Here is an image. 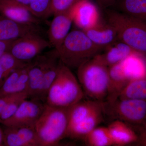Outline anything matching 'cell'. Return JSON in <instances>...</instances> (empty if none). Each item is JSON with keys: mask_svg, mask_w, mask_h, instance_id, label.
Wrapping results in <instances>:
<instances>
[{"mask_svg": "<svg viewBox=\"0 0 146 146\" xmlns=\"http://www.w3.org/2000/svg\"><path fill=\"white\" fill-rule=\"evenodd\" d=\"M84 96L78 79L70 68L60 61L56 77L50 87L45 103L55 107L70 108Z\"/></svg>", "mask_w": 146, "mask_h": 146, "instance_id": "cell-1", "label": "cell"}, {"mask_svg": "<svg viewBox=\"0 0 146 146\" xmlns=\"http://www.w3.org/2000/svg\"><path fill=\"white\" fill-rule=\"evenodd\" d=\"M56 50L60 61L71 69H78L103 49L94 44L83 30L76 29L70 32Z\"/></svg>", "mask_w": 146, "mask_h": 146, "instance_id": "cell-2", "label": "cell"}, {"mask_svg": "<svg viewBox=\"0 0 146 146\" xmlns=\"http://www.w3.org/2000/svg\"><path fill=\"white\" fill-rule=\"evenodd\" d=\"M69 108L45 104L43 112L35 127L42 146L56 145L66 138Z\"/></svg>", "mask_w": 146, "mask_h": 146, "instance_id": "cell-3", "label": "cell"}, {"mask_svg": "<svg viewBox=\"0 0 146 146\" xmlns=\"http://www.w3.org/2000/svg\"><path fill=\"white\" fill-rule=\"evenodd\" d=\"M107 11L106 20L115 29L118 39L146 55V22L117 10Z\"/></svg>", "mask_w": 146, "mask_h": 146, "instance_id": "cell-4", "label": "cell"}, {"mask_svg": "<svg viewBox=\"0 0 146 146\" xmlns=\"http://www.w3.org/2000/svg\"><path fill=\"white\" fill-rule=\"evenodd\" d=\"M77 70L78 79L84 95L91 100L106 101L109 81L108 67L93 58Z\"/></svg>", "mask_w": 146, "mask_h": 146, "instance_id": "cell-5", "label": "cell"}, {"mask_svg": "<svg viewBox=\"0 0 146 146\" xmlns=\"http://www.w3.org/2000/svg\"><path fill=\"white\" fill-rule=\"evenodd\" d=\"M104 115L119 120L136 128L146 126V101L121 99L112 103L104 102Z\"/></svg>", "mask_w": 146, "mask_h": 146, "instance_id": "cell-6", "label": "cell"}, {"mask_svg": "<svg viewBox=\"0 0 146 146\" xmlns=\"http://www.w3.org/2000/svg\"><path fill=\"white\" fill-rule=\"evenodd\" d=\"M50 46L49 41L39 33H31L14 40L8 52L18 60L29 62Z\"/></svg>", "mask_w": 146, "mask_h": 146, "instance_id": "cell-7", "label": "cell"}, {"mask_svg": "<svg viewBox=\"0 0 146 146\" xmlns=\"http://www.w3.org/2000/svg\"><path fill=\"white\" fill-rule=\"evenodd\" d=\"M28 99L24 100L13 116L1 124L9 127L35 128L45 103L36 100Z\"/></svg>", "mask_w": 146, "mask_h": 146, "instance_id": "cell-8", "label": "cell"}, {"mask_svg": "<svg viewBox=\"0 0 146 146\" xmlns=\"http://www.w3.org/2000/svg\"><path fill=\"white\" fill-rule=\"evenodd\" d=\"M73 23L80 29L85 30L101 21L99 10L91 0H81L70 10Z\"/></svg>", "mask_w": 146, "mask_h": 146, "instance_id": "cell-9", "label": "cell"}, {"mask_svg": "<svg viewBox=\"0 0 146 146\" xmlns=\"http://www.w3.org/2000/svg\"><path fill=\"white\" fill-rule=\"evenodd\" d=\"M73 23L70 10L54 16L48 31V41L51 46L55 49L60 46L70 32Z\"/></svg>", "mask_w": 146, "mask_h": 146, "instance_id": "cell-10", "label": "cell"}, {"mask_svg": "<svg viewBox=\"0 0 146 146\" xmlns=\"http://www.w3.org/2000/svg\"><path fill=\"white\" fill-rule=\"evenodd\" d=\"M0 13L20 23L39 25L40 18L34 16L29 7L8 0H0Z\"/></svg>", "mask_w": 146, "mask_h": 146, "instance_id": "cell-11", "label": "cell"}, {"mask_svg": "<svg viewBox=\"0 0 146 146\" xmlns=\"http://www.w3.org/2000/svg\"><path fill=\"white\" fill-rule=\"evenodd\" d=\"M135 52L128 45L118 39L106 47L93 59L108 68L122 62Z\"/></svg>", "mask_w": 146, "mask_h": 146, "instance_id": "cell-12", "label": "cell"}, {"mask_svg": "<svg viewBox=\"0 0 146 146\" xmlns=\"http://www.w3.org/2000/svg\"><path fill=\"white\" fill-rule=\"evenodd\" d=\"M104 102L100 107L81 121L68 128L66 137L83 139L87 134L103 121L104 116Z\"/></svg>", "mask_w": 146, "mask_h": 146, "instance_id": "cell-13", "label": "cell"}, {"mask_svg": "<svg viewBox=\"0 0 146 146\" xmlns=\"http://www.w3.org/2000/svg\"><path fill=\"white\" fill-rule=\"evenodd\" d=\"M37 25L17 23L0 13V39L14 40L31 33H39Z\"/></svg>", "mask_w": 146, "mask_h": 146, "instance_id": "cell-14", "label": "cell"}, {"mask_svg": "<svg viewBox=\"0 0 146 146\" xmlns=\"http://www.w3.org/2000/svg\"><path fill=\"white\" fill-rule=\"evenodd\" d=\"M83 31L94 44L103 50L118 39L115 29L107 21L101 20L94 27Z\"/></svg>", "mask_w": 146, "mask_h": 146, "instance_id": "cell-15", "label": "cell"}, {"mask_svg": "<svg viewBox=\"0 0 146 146\" xmlns=\"http://www.w3.org/2000/svg\"><path fill=\"white\" fill-rule=\"evenodd\" d=\"M60 62L56 49L47 53L46 64L36 100L46 103L47 94L57 75Z\"/></svg>", "mask_w": 146, "mask_h": 146, "instance_id": "cell-16", "label": "cell"}, {"mask_svg": "<svg viewBox=\"0 0 146 146\" xmlns=\"http://www.w3.org/2000/svg\"><path fill=\"white\" fill-rule=\"evenodd\" d=\"M113 145L125 146L135 144L138 135L135 129L127 123L119 120H114L108 126Z\"/></svg>", "mask_w": 146, "mask_h": 146, "instance_id": "cell-17", "label": "cell"}, {"mask_svg": "<svg viewBox=\"0 0 146 146\" xmlns=\"http://www.w3.org/2000/svg\"><path fill=\"white\" fill-rule=\"evenodd\" d=\"M47 54L36 56L30 62L29 70V99L36 100L46 64Z\"/></svg>", "mask_w": 146, "mask_h": 146, "instance_id": "cell-18", "label": "cell"}, {"mask_svg": "<svg viewBox=\"0 0 146 146\" xmlns=\"http://www.w3.org/2000/svg\"><path fill=\"white\" fill-rule=\"evenodd\" d=\"M121 62L108 67L109 81L105 101L107 102H113L117 100L129 82L124 72Z\"/></svg>", "mask_w": 146, "mask_h": 146, "instance_id": "cell-19", "label": "cell"}, {"mask_svg": "<svg viewBox=\"0 0 146 146\" xmlns=\"http://www.w3.org/2000/svg\"><path fill=\"white\" fill-rule=\"evenodd\" d=\"M124 72L129 81L146 78V55L135 52L121 62Z\"/></svg>", "mask_w": 146, "mask_h": 146, "instance_id": "cell-20", "label": "cell"}, {"mask_svg": "<svg viewBox=\"0 0 146 146\" xmlns=\"http://www.w3.org/2000/svg\"><path fill=\"white\" fill-rule=\"evenodd\" d=\"M103 103V102L91 99L87 100H82L70 107L68 128L87 117L100 107Z\"/></svg>", "mask_w": 146, "mask_h": 146, "instance_id": "cell-21", "label": "cell"}, {"mask_svg": "<svg viewBox=\"0 0 146 146\" xmlns=\"http://www.w3.org/2000/svg\"><path fill=\"white\" fill-rule=\"evenodd\" d=\"M117 11L146 22V0H117Z\"/></svg>", "mask_w": 146, "mask_h": 146, "instance_id": "cell-22", "label": "cell"}, {"mask_svg": "<svg viewBox=\"0 0 146 146\" xmlns=\"http://www.w3.org/2000/svg\"><path fill=\"white\" fill-rule=\"evenodd\" d=\"M119 98L146 101V78L129 82Z\"/></svg>", "mask_w": 146, "mask_h": 146, "instance_id": "cell-23", "label": "cell"}, {"mask_svg": "<svg viewBox=\"0 0 146 146\" xmlns=\"http://www.w3.org/2000/svg\"><path fill=\"white\" fill-rule=\"evenodd\" d=\"M29 62L18 60L9 52L3 55L0 57V88L13 71L26 66Z\"/></svg>", "mask_w": 146, "mask_h": 146, "instance_id": "cell-24", "label": "cell"}, {"mask_svg": "<svg viewBox=\"0 0 146 146\" xmlns=\"http://www.w3.org/2000/svg\"><path fill=\"white\" fill-rule=\"evenodd\" d=\"M83 140L87 146L113 145L112 138L108 127H97L87 134Z\"/></svg>", "mask_w": 146, "mask_h": 146, "instance_id": "cell-25", "label": "cell"}, {"mask_svg": "<svg viewBox=\"0 0 146 146\" xmlns=\"http://www.w3.org/2000/svg\"><path fill=\"white\" fill-rule=\"evenodd\" d=\"M29 99L27 92L16 94L13 95L12 98L8 102L1 115L0 123L10 118L18 110L22 102L24 100Z\"/></svg>", "mask_w": 146, "mask_h": 146, "instance_id": "cell-26", "label": "cell"}, {"mask_svg": "<svg viewBox=\"0 0 146 146\" xmlns=\"http://www.w3.org/2000/svg\"><path fill=\"white\" fill-rule=\"evenodd\" d=\"M81 0H51L48 16L56 15L69 11Z\"/></svg>", "mask_w": 146, "mask_h": 146, "instance_id": "cell-27", "label": "cell"}, {"mask_svg": "<svg viewBox=\"0 0 146 146\" xmlns=\"http://www.w3.org/2000/svg\"><path fill=\"white\" fill-rule=\"evenodd\" d=\"M5 127L3 131L4 146H29L19 136L16 128Z\"/></svg>", "mask_w": 146, "mask_h": 146, "instance_id": "cell-28", "label": "cell"}, {"mask_svg": "<svg viewBox=\"0 0 146 146\" xmlns=\"http://www.w3.org/2000/svg\"><path fill=\"white\" fill-rule=\"evenodd\" d=\"M51 0H31L29 9L31 13L39 18L48 16Z\"/></svg>", "mask_w": 146, "mask_h": 146, "instance_id": "cell-29", "label": "cell"}, {"mask_svg": "<svg viewBox=\"0 0 146 146\" xmlns=\"http://www.w3.org/2000/svg\"><path fill=\"white\" fill-rule=\"evenodd\" d=\"M16 129L19 136L29 146H42L35 128L23 127Z\"/></svg>", "mask_w": 146, "mask_h": 146, "instance_id": "cell-30", "label": "cell"}, {"mask_svg": "<svg viewBox=\"0 0 146 146\" xmlns=\"http://www.w3.org/2000/svg\"><path fill=\"white\" fill-rule=\"evenodd\" d=\"M138 140L136 143L137 145L146 146V126L138 128Z\"/></svg>", "mask_w": 146, "mask_h": 146, "instance_id": "cell-31", "label": "cell"}, {"mask_svg": "<svg viewBox=\"0 0 146 146\" xmlns=\"http://www.w3.org/2000/svg\"><path fill=\"white\" fill-rule=\"evenodd\" d=\"M14 40H4L0 39V57L8 52Z\"/></svg>", "mask_w": 146, "mask_h": 146, "instance_id": "cell-32", "label": "cell"}, {"mask_svg": "<svg viewBox=\"0 0 146 146\" xmlns=\"http://www.w3.org/2000/svg\"><path fill=\"white\" fill-rule=\"evenodd\" d=\"M15 94L0 97V117L2 113L5 108L6 106L10 100Z\"/></svg>", "mask_w": 146, "mask_h": 146, "instance_id": "cell-33", "label": "cell"}, {"mask_svg": "<svg viewBox=\"0 0 146 146\" xmlns=\"http://www.w3.org/2000/svg\"><path fill=\"white\" fill-rule=\"evenodd\" d=\"M117 0H96L97 3L101 7L107 9L113 6Z\"/></svg>", "mask_w": 146, "mask_h": 146, "instance_id": "cell-34", "label": "cell"}, {"mask_svg": "<svg viewBox=\"0 0 146 146\" xmlns=\"http://www.w3.org/2000/svg\"><path fill=\"white\" fill-rule=\"evenodd\" d=\"M8 1L18 3L25 6L29 8V6L31 2V0H8Z\"/></svg>", "mask_w": 146, "mask_h": 146, "instance_id": "cell-35", "label": "cell"}, {"mask_svg": "<svg viewBox=\"0 0 146 146\" xmlns=\"http://www.w3.org/2000/svg\"><path fill=\"white\" fill-rule=\"evenodd\" d=\"M4 146L3 133V131L0 128V146Z\"/></svg>", "mask_w": 146, "mask_h": 146, "instance_id": "cell-36", "label": "cell"}]
</instances>
